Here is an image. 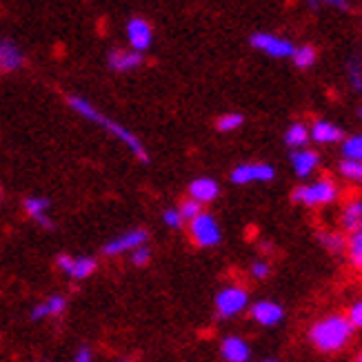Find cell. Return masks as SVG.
<instances>
[{"instance_id": "ffe728a7", "label": "cell", "mask_w": 362, "mask_h": 362, "mask_svg": "<svg viewBox=\"0 0 362 362\" xmlns=\"http://www.w3.org/2000/svg\"><path fill=\"white\" fill-rule=\"evenodd\" d=\"M362 202L360 200H351L347 207L342 209V227L347 231H360V223H362Z\"/></svg>"}, {"instance_id": "8992f818", "label": "cell", "mask_w": 362, "mask_h": 362, "mask_svg": "<svg viewBox=\"0 0 362 362\" xmlns=\"http://www.w3.org/2000/svg\"><path fill=\"white\" fill-rule=\"evenodd\" d=\"M231 182L249 185V182H269L276 178V169L267 163H243L231 171Z\"/></svg>"}, {"instance_id": "d6a6232c", "label": "cell", "mask_w": 362, "mask_h": 362, "mask_svg": "<svg viewBox=\"0 0 362 362\" xmlns=\"http://www.w3.org/2000/svg\"><path fill=\"white\" fill-rule=\"evenodd\" d=\"M349 78H351V87L356 89V91H360V87H362V78H360V60H351L349 62Z\"/></svg>"}, {"instance_id": "3957f363", "label": "cell", "mask_w": 362, "mask_h": 362, "mask_svg": "<svg viewBox=\"0 0 362 362\" xmlns=\"http://www.w3.org/2000/svg\"><path fill=\"white\" fill-rule=\"evenodd\" d=\"M293 202L305 204V207H325L338 198V185L332 178H318L309 185H300L291 194Z\"/></svg>"}, {"instance_id": "6da1fadb", "label": "cell", "mask_w": 362, "mask_h": 362, "mask_svg": "<svg viewBox=\"0 0 362 362\" xmlns=\"http://www.w3.org/2000/svg\"><path fill=\"white\" fill-rule=\"evenodd\" d=\"M67 103H69V107L74 109L76 114H81L83 118H87V120H91V122H96L98 127H103L107 134L116 136L122 145H127V149L136 156V158H138L140 163H149V153H147L145 145L140 143V140H138L127 127H122L120 122H116V120H112L109 116L100 114L98 109L93 107L89 100H85V98H81V96H69Z\"/></svg>"}, {"instance_id": "44dd1931", "label": "cell", "mask_w": 362, "mask_h": 362, "mask_svg": "<svg viewBox=\"0 0 362 362\" xmlns=\"http://www.w3.org/2000/svg\"><path fill=\"white\" fill-rule=\"evenodd\" d=\"M285 143L291 149H305L307 143H309V129L300 122L291 124V127L287 129V134H285Z\"/></svg>"}, {"instance_id": "30bf717a", "label": "cell", "mask_w": 362, "mask_h": 362, "mask_svg": "<svg viewBox=\"0 0 362 362\" xmlns=\"http://www.w3.org/2000/svg\"><path fill=\"white\" fill-rule=\"evenodd\" d=\"M127 38H129V45H132V49H134V52L140 54V52L149 49V47H151V40H153L149 23L143 21V18H132V21L127 23Z\"/></svg>"}, {"instance_id": "277c9868", "label": "cell", "mask_w": 362, "mask_h": 362, "mask_svg": "<svg viewBox=\"0 0 362 362\" xmlns=\"http://www.w3.org/2000/svg\"><path fill=\"white\" fill-rule=\"evenodd\" d=\"M189 233H192V240L202 249L216 247L223 240V231H220L218 220L204 211H200L194 220H189Z\"/></svg>"}, {"instance_id": "ac0fdd59", "label": "cell", "mask_w": 362, "mask_h": 362, "mask_svg": "<svg viewBox=\"0 0 362 362\" xmlns=\"http://www.w3.org/2000/svg\"><path fill=\"white\" fill-rule=\"evenodd\" d=\"M25 62L23 52L11 40H0V71H16Z\"/></svg>"}, {"instance_id": "d590c367", "label": "cell", "mask_w": 362, "mask_h": 362, "mask_svg": "<svg viewBox=\"0 0 362 362\" xmlns=\"http://www.w3.org/2000/svg\"><path fill=\"white\" fill-rule=\"evenodd\" d=\"M307 3H309V7H313V9H316V7L320 5V0H307Z\"/></svg>"}, {"instance_id": "603a6c76", "label": "cell", "mask_w": 362, "mask_h": 362, "mask_svg": "<svg viewBox=\"0 0 362 362\" xmlns=\"http://www.w3.org/2000/svg\"><path fill=\"white\" fill-rule=\"evenodd\" d=\"M318 238H320V245L327 251H332V254H340V251L347 249V240H344L342 235L336 233V231H325V233L318 235Z\"/></svg>"}, {"instance_id": "d4e9b609", "label": "cell", "mask_w": 362, "mask_h": 362, "mask_svg": "<svg viewBox=\"0 0 362 362\" xmlns=\"http://www.w3.org/2000/svg\"><path fill=\"white\" fill-rule=\"evenodd\" d=\"M342 156L344 160H360L362 158V138L351 136L342 143Z\"/></svg>"}, {"instance_id": "f546056e", "label": "cell", "mask_w": 362, "mask_h": 362, "mask_svg": "<svg viewBox=\"0 0 362 362\" xmlns=\"http://www.w3.org/2000/svg\"><path fill=\"white\" fill-rule=\"evenodd\" d=\"M149 258H151V251H149L147 245H143V247H138V249L132 251V262L136 267H145L149 262Z\"/></svg>"}, {"instance_id": "7a4b0ae2", "label": "cell", "mask_w": 362, "mask_h": 362, "mask_svg": "<svg viewBox=\"0 0 362 362\" xmlns=\"http://www.w3.org/2000/svg\"><path fill=\"white\" fill-rule=\"evenodd\" d=\"M351 336H354V329H351L347 316H338V313L318 320L309 332V338L313 344H316V349H320L325 354H334V351L344 349L349 344Z\"/></svg>"}, {"instance_id": "ab89813d", "label": "cell", "mask_w": 362, "mask_h": 362, "mask_svg": "<svg viewBox=\"0 0 362 362\" xmlns=\"http://www.w3.org/2000/svg\"><path fill=\"white\" fill-rule=\"evenodd\" d=\"M356 362H362V360H360V358H358V360H356Z\"/></svg>"}, {"instance_id": "484cf974", "label": "cell", "mask_w": 362, "mask_h": 362, "mask_svg": "<svg viewBox=\"0 0 362 362\" xmlns=\"http://www.w3.org/2000/svg\"><path fill=\"white\" fill-rule=\"evenodd\" d=\"M243 122H245L243 114H225V116H220V118L216 120V127H218V132L227 134V132L240 129V127H243Z\"/></svg>"}, {"instance_id": "f1b7e54d", "label": "cell", "mask_w": 362, "mask_h": 362, "mask_svg": "<svg viewBox=\"0 0 362 362\" xmlns=\"http://www.w3.org/2000/svg\"><path fill=\"white\" fill-rule=\"evenodd\" d=\"M163 220H165V225H167L169 229H180V227H182V223H185L182 216H180V211H178V209H174V207L163 211Z\"/></svg>"}, {"instance_id": "9a60e30c", "label": "cell", "mask_w": 362, "mask_h": 362, "mask_svg": "<svg viewBox=\"0 0 362 362\" xmlns=\"http://www.w3.org/2000/svg\"><path fill=\"white\" fill-rule=\"evenodd\" d=\"M342 136H344V132L340 127H336L334 122H329V120H316V122H313V127L309 129V138H313L320 145L340 143Z\"/></svg>"}, {"instance_id": "8fae6325", "label": "cell", "mask_w": 362, "mask_h": 362, "mask_svg": "<svg viewBox=\"0 0 362 362\" xmlns=\"http://www.w3.org/2000/svg\"><path fill=\"white\" fill-rule=\"evenodd\" d=\"M282 316H285L282 307L272 300H260L251 307V318L262 327H276L282 320Z\"/></svg>"}, {"instance_id": "ba28073f", "label": "cell", "mask_w": 362, "mask_h": 362, "mask_svg": "<svg viewBox=\"0 0 362 362\" xmlns=\"http://www.w3.org/2000/svg\"><path fill=\"white\" fill-rule=\"evenodd\" d=\"M249 42H251V47H256V49L269 54L274 58H291V54L296 49L289 40L278 38L274 34H254L249 38Z\"/></svg>"}, {"instance_id": "7c38bea8", "label": "cell", "mask_w": 362, "mask_h": 362, "mask_svg": "<svg viewBox=\"0 0 362 362\" xmlns=\"http://www.w3.org/2000/svg\"><path fill=\"white\" fill-rule=\"evenodd\" d=\"M220 194V185L214 180V178H196L192 185H189V198L196 200L198 204H204V202H214Z\"/></svg>"}, {"instance_id": "f35d334b", "label": "cell", "mask_w": 362, "mask_h": 362, "mask_svg": "<svg viewBox=\"0 0 362 362\" xmlns=\"http://www.w3.org/2000/svg\"><path fill=\"white\" fill-rule=\"evenodd\" d=\"M0 198H3V189H0Z\"/></svg>"}, {"instance_id": "e0dca14e", "label": "cell", "mask_w": 362, "mask_h": 362, "mask_svg": "<svg viewBox=\"0 0 362 362\" xmlns=\"http://www.w3.org/2000/svg\"><path fill=\"white\" fill-rule=\"evenodd\" d=\"M25 211L29 214V218H34L40 227L54 229V223L49 218V200H47V198H38V196L27 198L25 200Z\"/></svg>"}, {"instance_id": "2e32d148", "label": "cell", "mask_w": 362, "mask_h": 362, "mask_svg": "<svg viewBox=\"0 0 362 362\" xmlns=\"http://www.w3.org/2000/svg\"><path fill=\"white\" fill-rule=\"evenodd\" d=\"M320 163V156L311 149H298L291 153V165H293V171L298 178H307L313 174V169L318 167Z\"/></svg>"}, {"instance_id": "5bb4252c", "label": "cell", "mask_w": 362, "mask_h": 362, "mask_svg": "<svg viewBox=\"0 0 362 362\" xmlns=\"http://www.w3.org/2000/svg\"><path fill=\"white\" fill-rule=\"evenodd\" d=\"M107 62H109V67H112L114 71H132V69L143 65V54H138L134 49L132 52L114 49V52H109Z\"/></svg>"}, {"instance_id": "1f68e13d", "label": "cell", "mask_w": 362, "mask_h": 362, "mask_svg": "<svg viewBox=\"0 0 362 362\" xmlns=\"http://www.w3.org/2000/svg\"><path fill=\"white\" fill-rule=\"evenodd\" d=\"M269 272H272L269 262H264V260H256V262H251V276H254L256 280H264L267 276H269Z\"/></svg>"}, {"instance_id": "9c48e42d", "label": "cell", "mask_w": 362, "mask_h": 362, "mask_svg": "<svg viewBox=\"0 0 362 362\" xmlns=\"http://www.w3.org/2000/svg\"><path fill=\"white\" fill-rule=\"evenodd\" d=\"M58 269L62 274H67L76 280H85L89 278L93 272H96V260L93 258H87V256H81V258H74V256H60L56 260Z\"/></svg>"}, {"instance_id": "4fadbf2b", "label": "cell", "mask_w": 362, "mask_h": 362, "mask_svg": "<svg viewBox=\"0 0 362 362\" xmlns=\"http://www.w3.org/2000/svg\"><path fill=\"white\" fill-rule=\"evenodd\" d=\"M220 356L225 358V362H247L251 356V349L243 338L229 336L220 344Z\"/></svg>"}, {"instance_id": "83f0119b", "label": "cell", "mask_w": 362, "mask_h": 362, "mask_svg": "<svg viewBox=\"0 0 362 362\" xmlns=\"http://www.w3.org/2000/svg\"><path fill=\"white\" fill-rule=\"evenodd\" d=\"M178 211H180V216H182V220H194L200 211H202V204H198L196 200H192V198H187L180 207H178Z\"/></svg>"}, {"instance_id": "52a82bcc", "label": "cell", "mask_w": 362, "mask_h": 362, "mask_svg": "<svg viewBox=\"0 0 362 362\" xmlns=\"http://www.w3.org/2000/svg\"><path fill=\"white\" fill-rule=\"evenodd\" d=\"M147 238H149V233L145 229H129V231H124V233H120V235H116V238L109 240L103 247V251H105L107 256L132 254L134 249L147 245Z\"/></svg>"}, {"instance_id": "74e56055", "label": "cell", "mask_w": 362, "mask_h": 362, "mask_svg": "<svg viewBox=\"0 0 362 362\" xmlns=\"http://www.w3.org/2000/svg\"><path fill=\"white\" fill-rule=\"evenodd\" d=\"M262 362H278V360H262Z\"/></svg>"}, {"instance_id": "8d00e7d4", "label": "cell", "mask_w": 362, "mask_h": 362, "mask_svg": "<svg viewBox=\"0 0 362 362\" xmlns=\"http://www.w3.org/2000/svg\"><path fill=\"white\" fill-rule=\"evenodd\" d=\"M118 362H132V360H127V358H122V360H118Z\"/></svg>"}, {"instance_id": "e575fe53", "label": "cell", "mask_w": 362, "mask_h": 362, "mask_svg": "<svg viewBox=\"0 0 362 362\" xmlns=\"http://www.w3.org/2000/svg\"><path fill=\"white\" fill-rule=\"evenodd\" d=\"M327 5H332V7H336V9H342V11H351V7H349V3L347 0H325Z\"/></svg>"}, {"instance_id": "836d02e7", "label": "cell", "mask_w": 362, "mask_h": 362, "mask_svg": "<svg viewBox=\"0 0 362 362\" xmlns=\"http://www.w3.org/2000/svg\"><path fill=\"white\" fill-rule=\"evenodd\" d=\"M93 360V356H91V349L89 347H81L76 351V356H74V362H91Z\"/></svg>"}, {"instance_id": "d6986e66", "label": "cell", "mask_w": 362, "mask_h": 362, "mask_svg": "<svg viewBox=\"0 0 362 362\" xmlns=\"http://www.w3.org/2000/svg\"><path fill=\"white\" fill-rule=\"evenodd\" d=\"M65 309H67V298L56 293V296L47 298L45 303H40V305H36L34 309H31V320H45L49 316H60Z\"/></svg>"}, {"instance_id": "5b68a950", "label": "cell", "mask_w": 362, "mask_h": 362, "mask_svg": "<svg viewBox=\"0 0 362 362\" xmlns=\"http://www.w3.org/2000/svg\"><path fill=\"white\" fill-rule=\"evenodd\" d=\"M247 303H249V296L243 287H225L216 296V303H214L216 316L223 320H229L233 316H238V313L247 307Z\"/></svg>"}, {"instance_id": "4dcf8cb0", "label": "cell", "mask_w": 362, "mask_h": 362, "mask_svg": "<svg viewBox=\"0 0 362 362\" xmlns=\"http://www.w3.org/2000/svg\"><path fill=\"white\" fill-rule=\"evenodd\" d=\"M347 320H349V325H351L354 332L362 327V303H360V300L351 305V309H349V313H347Z\"/></svg>"}, {"instance_id": "7402d4cb", "label": "cell", "mask_w": 362, "mask_h": 362, "mask_svg": "<svg viewBox=\"0 0 362 362\" xmlns=\"http://www.w3.org/2000/svg\"><path fill=\"white\" fill-rule=\"evenodd\" d=\"M316 58H318L316 49L309 47V45L307 47H296L293 54H291V60H293V65L298 69H309L313 62H316Z\"/></svg>"}, {"instance_id": "4316f807", "label": "cell", "mask_w": 362, "mask_h": 362, "mask_svg": "<svg viewBox=\"0 0 362 362\" xmlns=\"http://www.w3.org/2000/svg\"><path fill=\"white\" fill-rule=\"evenodd\" d=\"M340 174L351 180V182H360L362 178V163L360 160H342L340 163Z\"/></svg>"}, {"instance_id": "cb8c5ba5", "label": "cell", "mask_w": 362, "mask_h": 362, "mask_svg": "<svg viewBox=\"0 0 362 362\" xmlns=\"http://www.w3.org/2000/svg\"><path fill=\"white\" fill-rule=\"evenodd\" d=\"M347 251H349V258H351V264L356 269L362 267V231H354L347 240Z\"/></svg>"}]
</instances>
